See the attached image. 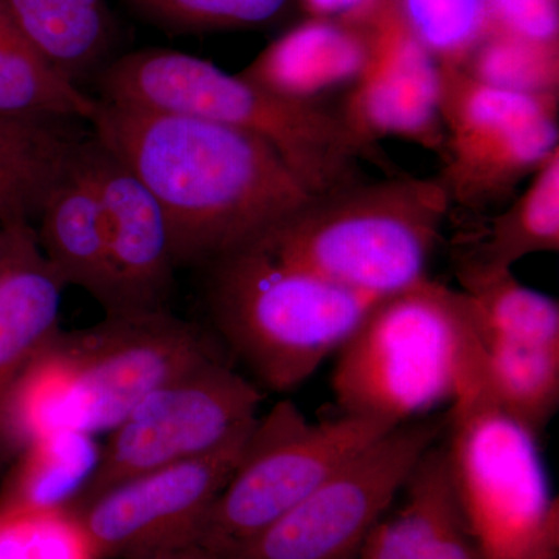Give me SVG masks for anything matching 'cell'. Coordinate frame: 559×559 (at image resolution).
I'll list each match as a JSON object with an SVG mask.
<instances>
[{
	"label": "cell",
	"instance_id": "obj_12",
	"mask_svg": "<svg viewBox=\"0 0 559 559\" xmlns=\"http://www.w3.org/2000/svg\"><path fill=\"white\" fill-rule=\"evenodd\" d=\"M253 426L218 450L120 481L66 514L94 558L138 557L197 540L209 510L240 462Z\"/></svg>",
	"mask_w": 559,
	"mask_h": 559
},
{
	"label": "cell",
	"instance_id": "obj_13",
	"mask_svg": "<svg viewBox=\"0 0 559 559\" xmlns=\"http://www.w3.org/2000/svg\"><path fill=\"white\" fill-rule=\"evenodd\" d=\"M83 153L108 242L114 308L105 316L167 310L178 264L159 202L92 132Z\"/></svg>",
	"mask_w": 559,
	"mask_h": 559
},
{
	"label": "cell",
	"instance_id": "obj_31",
	"mask_svg": "<svg viewBox=\"0 0 559 559\" xmlns=\"http://www.w3.org/2000/svg\"><path fill=\"white\" fill-rule=\"evenodd\" d=\"M310 17L347 22L371 28L399 7V0H300Z\"/></svg>",
	"mask_w": 559,
	"mask_h": 559
},
{
	"label": "cell",
	"instance_id": "obj_30",
	"mask_svg": "<svg viewBox=\"0 0 559 559\" xmlns=\"http://www.w3.org/2000/svg\"><path fill=\"white\" fill-rule=\"evenodd\" d=\"M489 31L532 43L558 44V0H488Z\"/></svg>",
	"mask_w": 559,
	"mask_h": 559
},
{
	"label": "cell",
	"instance_id": "obj_6",
	"mask_svg": "<svg viewBox=\"0 0 559 559\" xmlns=\"http://www.w3.org/2000/svg\"><path fill=\"white\" fill-rule=\"evenodd\" d=\"M444 441L460 509L484 559H559V500L538 436L471 384L448 411Z\"/></svg>",
	"mask_w": 559,
	"mask_h": 559
},
{
	"label": "cell",
	"instance_id": "obj_22",
	"mask_svg": "<svg viewBox=\"0 0 559 559\" xmlns=\"http://www.w3.org/2000/svg\"><path fill=\"white\" fill-rule=\"evenodd\" d=\"M0 9L66 79L80 86L102 72L114 38L106 0H0Z\"/></svg>",
	"mask_w": 559,
	"mask_h": 559
},
{
	"label": "cell",
	"instance_id": "obj_32",
	"mask_svg": "<svg viewBox=\"0 0 559 559\" xmlns=\"http://www.w3.org/2000/svg\"><path fill=\"white\" fill-rule=\"evenodd\" d=\"M124 559H224L209 547L202 546L198 540H187V543L175 544V546L164 547V549L148 551V554L138 555V557Z\"/></svg>",
	"mask_w": 559,
	"mask_h": 559
},
{
	"label": "cell",
	"instance_id": "obj_28",
	"mask_svg": "<svg viewBox=\"0 0 559 559\" xmlns=\"http://www.w3.org/2000/svg\"><path fill=\"white\" fill-rule=\"evenodd\" d=\"M146 20L176 32L229 31L277 20L290 0H128Z\"/></svg>",
	"mask_w": 559,
	"mask_h": 559
},
{
	"label": "cell",
	"instance_id": "obj_7",
	"mask_svg": "<svg viewBox=\"0 0 559 559\" xmlns=\"http://www.w3.org/2000/svg\"><path fill=\"white\" fill-rule=\"evenodd\" d=\"M395 426L341 414L310 421L290 401L257 419L197 540L219 557L249 543Z\"/></svg>",
	"mask_w": 559,
	"mask_h": 559
},
{
	"label": "cell",
	"instance_id": "obj_25",
	"mask_svg": "<svg viewBox=\"0 0 559 559\" xmlns=\"http://www.w3.org/2000/svg\"><path fill=\"white\" fill-rule=\"evenodd\" d=\"M481 341L559 345V305L513 272L457 277Z\"/></svg>",
	"mask_w": 559,
	"mask_h": 559
},
{
	"label": "cell",
	"instance_id": "obj_1",
	"mask_svg": "<svg viewBox=\"0 0 559 559\" xmlns=\"http://www.w3.org/2000/svg\"><path fill=\"white\" fill-rule=\"evenodd\" d=\"M92 134L151 191L178 266L248 248L311 194L263 140L186 114L98 98Z\"/></svg>",
	"mask_w": 559,
	"mask_h": 559
},
{
	"label": "cell",
	"instance_id": "obj_19",
	"mask_svg": "<svg viewBox=\"0 0 559 559\" xmlns=\"http://www.w3.org/2000/svg\"><path fill=\"white\" fill-rule=\"evenodd\" d=\"M559 250V150L530 178L510 207L460 231L455 275L499 274L540 252Z\"/></svg>",
	"mask_w": 559,
	"mask_h": 559
},
{
	"label": "cell",
	"instance_id": "obj_4",
	"mask_svg": "<svg viewBox=\"0 0 559 559\" xmlns=\"http://www.w3.org/2000/svg\"><path fill=\"white\" fill-rule=\"evenodd\" d=\"M450 212L437 178L355 182L312 197L253 245L344 288L382 299L429 278L430 259Z\"/></svg>",
	"mask_w": 559,
	"mask_h": 559
},
{
	"label": "cell",
	"instance_id": "obj_33",
	"mask_svg": "<svg viewBox=\"0 0 559 559\" xmlns=\"http://www.w3.org/2000/svg\"><path fill=\"white\" fill-rule=\"evenodd\" d=\"M10 221H5L0 216V267H2L3 260H5L7 255V249H9Z\"/></svg>",
	"mask_w": 559,
	"mask_h": 559
},
{
	"label": "cell",
	"instance_id": "obj_3",
	"mask_svg": "<svg viewBox=\"0 0 559 559\" xmlns=\"http://www.w3.org/2000/svg\"><path fill=\"white\" fill-rule=\"evenodd\" d=\"M336 355L341 414L390 426L451 406L480 374L468 299L430 278L378 300Z\"/></svg>",
	"mask_w": 559,
	"mask_h": 559
},
{
	"label": "cell",
	"instance_id": "obj_11",
	"mask_svg": "<svg viewBox=\"0 0 559 559\" xmlns=\"http://www.w3.org/2000/svg\"><path fill=\"white\" fill-rule=\"evenodd\" d=\"M261 403L259 385L221 358L162 385L109 430L72 507L146 471L218 450L255 425Z\"/></svg>",
	"mask_w": 559,
	"mask_h": 559
},
{
	"label": "cell",
	"instance_id": "obj_18",
	"mask_svg": "<svg viewBox=\"0 0 559 559\" xmlns=\"http://www.w3.org/2000/svg\"><path fill=\"white\" fill-rule=\"evenodd\" d=\"M84 142L40 207L35 230L44 257L66 286L83 289L109 314L114 293L108 242L100 201L84 160Z\"/></svg>",
	"mask_w": 559,
	"mask_h": 559
},
{
	"label": "cell",
	"instance_id": "obj_20",
	"mask_svg": "<svg viewBox=\"0 0 559 559\" xmlns=\"http://www.w3.org/2000/svg\"><path fill=\"white\" fill-rule=\"evenodd\" d=\"M100 448L95 436L70 426L28 441L0 487V520L68 513L90 484Z\"/></svg>",
	"mask_w": 559,
	"mask_h": 559
},
{
	"label": "cell",
	"instance_id": "obj_27",
	"mask_svg": "<svg viewBox=\"0 0 559 559\" xmlns=\"http://www.w3.org/2000/svg\"><path fill=\"white\" fill-rule=\"evenodd\" d=\"M399 10L440 64H462L488 28V0H399Z\"/></svg>",
	"mask_w": 559,
	"mask_h": 559
},
{
	"label": "cell",
	"instance_id": "obj_16",
	"mask_svg": "<svg viewBox=\"0 0 559 559\" xmlns=\"http://www.w3.org/2000/svg\"><path fill=\"white\" fill-rule=\"evenodd\" d=\"M373 31L308 16L272 40L240 75L290 100L319 103L358 83L373 53Z\"/></svg>",
	"mask_w": 559,
	"mask_h": 559
},
{
	"label": "cell",
	"instance_id": "obj_21",
	"mask_svg": "<svg viewBox=\"0 0 559 559\" xmlns=\"http://www.w3.org/2000/svg\"><path fill=\"white\" fill-rule=\"evenodd\" d=\"M84 140L70 120L0 117V216L5 221L38 218Z\"/></svg>",
	"mask_w": 559,
	"mask_h": 559
},
{
	"label": "cell",
	"instance_id": "obj_10",
	"mask_svg": "<svg viewBox=\"0 0 559 559\" xmlns=\"http://www.w3.org/2000/svg\"><path fill=\"white\" fill-rule=\"evenodd\" d=\"M448 425V412L403 423L224 559H359L371 528Z\"/></svg>",
	"mask_w": 559,
	"mask_h": 559
},
{
	"label": "cell",
	"instance_id": "obj_2",
	"mask_svg": "<svg viewBox=\"0 0 559 559\" xmlns=\"http://www.w3.org/2000/svg\"><path fill=\"white\" fill-rule=\"evenodd\" d=\"M97 84L103 102L186 114L255 135L311 197L359 182V160L378 159L341 110L290 100L183 51H132L106 64Z\"/></svg>",
	"mask_w": 559,
	"mask_h": 559
},
{
	"label": "cell",
	"instance_id": "obj_17",
	"mask_svg": "<svg viewBox=\"0 0 559 559\" xmlns=\"http://www.w3.org/2000/svg\"><path fill=\"white\" fill-rule=\"evenodd\" d=\"M401 491L404 502L371 528L359 559H484L460 509L444 444L423 454Z\"/></svg>",
	"mask_w": 559,
	"mask_h": 559
},
{
	"label": "cell",
	"instance_id": "obj_26",
	"mask_svg": "<svg viewBox=\"0 0 559 559\" xmlns=\"http://www.w3.org/2000/svg\"><path fill=\"white\" fill-rule=\"evenodd\" d=\"M457 68L498 90L558 95V44L532 43L489 31Z\"/></svg>",
	"mask_w": 559,
	"mask_h": 559
},
{
	"label": "cell",
	"instance_id": "obj_14",
	"mask_svg": "<svg viewBox=\"0 0 559 559\" xmlns=\"http://www.w3.org/2000/svg\"><path fill=\"white\" fill-rule=\"evenodd\" d=\"M364 142L381 139L417 143L441 154V68L401 17L399 7L374 25L369 68L349 90L341 110Z\"/></svg>",
	"mask_w": 559,
	"mask_h": 559
},
{
	"label": "cell",
	"instance_id": "obj_5",
	"mask_svg": "<svg viewBox=\"0 0 559 559\" xmlns=\"http://www.w3.org/2000/svg\"><path fill=\"white\" fill-rule=\"evenodd\" d=\"M209 304L221 336L274 392L299 388L380 299L248 246L216 260Z\"/></svg>",
	"mask_w": 559,
	"mask_h": 559
},
{
	"label": "cell",
	"instance_id": "obj_29",
	"mask_svg": "<svg viewBox=\"0 0 559 559\" xmlns=\"http://www.w3.org/2000/svg\"><path fill=\"white\" fill-rule=\"evenodd\" d=\"M86 540L66 513L0 520V559H91Z\"/></svg>",
	"mask_w": 559,
	"mask_h": 559
},
{
	"label": "cell",
	"instance_id": "obj_15",
	"mask_svg": "<svg viewBox=\"0 0 559 559\" xmlns=\"http://www.w3.org/2000/svg\"><path fill=\"white\" fill-rule=\"evenodd\" d=\"M66 288L44 257L32 221H10L9 249L0 267V462L11 457L7 406L22 377L61 330Z\"/></svg>",
	"mask_w": 559,
	"mask_h": 559
},
{
	"label": "cell",
	"instance_id": "obj_24",
	"mask_svg": "<svg viewBox=\"0 0 559 559\" xmlns=\"http://www.w3.org/2000/svg\"><path fill=\"white\" fill-rule=\"evenodd\" d=\"M480 342V388L503 414L533 433L559 406V345Z\"/></svg>",
	"mask_w": 559,
	"mask_h": 559
},
{
	"label": "cell",
	"instance_id": "obj_9",
	"mask_svg": "<svg viewBox=\"0 0 559 559\" xmlns=\"http://www.w3.org/2000/svg\"><path fill=\"white\" fill-rule=\"evenodd\" d=\"M49 352L69 381L73 428L92 436L116 428L162 385L221 358L204 330L168 310L105 316L90 329L60 330Z\"/></svg>",
	"mask_w": 559,
	"mask_h": 559
},
{
	"label": "cell",
	"instance_id": "obj_23",
	"mask_svg": "<svg viewBox=\"0 0 559 559\" xmlns=\"http://www.w3.org/2000/svg\"><path fill=\"white\" fill-rule=\"evenodd\" d=\"M98 103L66 79L0 9V117L91 123Z\"/></svg>",
	"mask_w": 559,
	"mask_h": 559
},
{
	"label": "cell",
	"instance_id": "obj_8",
	"mask_svg": "<svg viewBox=\"0 0 559 559\" xmlns=\"http://www.w3.org/2000/svg\"><path fill=\"white\" fill-rule=\"evenodd\" d=\"M443 160L437 176L452 207L509 201L559 150L558 95L498 90L440 64Z\"/></svg>",
	"mask_w": 559,
	"mask_h": 559
}]
</instances>
